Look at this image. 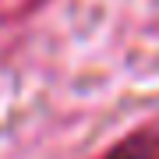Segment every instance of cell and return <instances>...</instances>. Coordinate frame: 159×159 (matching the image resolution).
<instances>
[{
	"label": "cell",
	"instance_id": "cell-1",
	"mask_svg": "<svg viewBox=\"0 0 159 159\" xmlns=\"http://www.w3.org/2000/svg\"><path fill=\"white\" fill-rule=\"evenodd\" d=\"M102 159H159V134H148V131L131 134L120 145H113Z\"/></svg>",
	"mask_w": 159,
	"mask_h": 159
}]
</instances>
